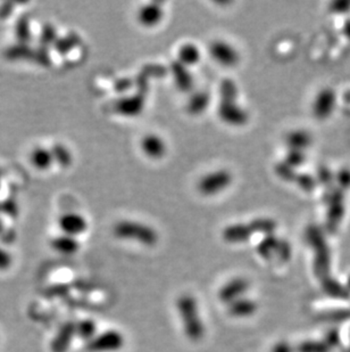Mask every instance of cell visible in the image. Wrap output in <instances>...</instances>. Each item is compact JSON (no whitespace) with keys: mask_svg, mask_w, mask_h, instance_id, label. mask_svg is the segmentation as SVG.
<instances>
[{"mask_svg":"<svg viewBox=\"0 0 350 352\" xmlns=\"http://www.w3.org/2000/svg\"><path fill=\"white\" fill-rule=\"evenodd\" d=\"M176 306L187 338L194 342L202 340L205 334V325L199 315L198 305L195 298L189 294L181 296L178 299Z\"/></svg>","mask_w":350,"mask_h":352,"instance_id":"cell-1","label":"cell"},{"mask_svg":"<svg viewBox=\"0 0 350 352\" xmlns=\"http://www.w3.org/2000/svg\"><path fill=\"white\" fill-rule=\"evenodd\" d=\"M113 233L117 239L135 241L147 246L155 245L159 242V234L152 226L133 220L119 221L113 228Z\"/></svg>","mask_w":350,"mask_h":352,"instance_id":"cell-2","label":"cell"},{"mask_svg":"<svg viewBox=\"0 0 350 352\" xmlns=\"http://www.w3.org/2000/svg\"><path fill=\"white\" fill-rule=\"evenodd\" d=\"M233 182L232 173L226 169H218L200 178L197 185L199 193L204 196H215L226 190Z\"/></svg>","mask_w":350,"mask_h":352,"instance_id":"cell-3","label":"cell"},{"mask_svg":"<svg viewBox=\"0 0 350 352\" xmlns=\"http://www.w3.org/2000/svg\"><path fill=\"white\" fill-rule=\"evenodd\" d=\"M337 93L330 87H325L315 95L312 104V112L318 120H327L337 107Z\"/></svg>","mask_w":350,"mask_h":352,"instance_id":"cell-4","label":"cell"},{"mask_svg":"<svg viewBox=\"0 0 350 352\" xmlns=\"http://www.w3.org/2000/svg\"><path fill=\"white\" fill-rule=\"evenodd\" d=\"M209 52L211 58L222 67H235L240 60L238 50L225 40H214L209 45Z\"/></svg>","mask_w":350,"mask_h":352,"instance_id":"cell-5","label":"cell"},{"mask_svg":"<svg viewBox=\"0 0 350 352\" xmlns=\"http://www.w3.org/2000/svg\"><path fill=\"white\" fill-rule=\"evenodd\" d=\"M218 116L221 121L233 126H245L249 120L247 111L237 100H220Z\"/></svg>","mask_w":350,"mask_h":352,"instance_id":"cell-6","label":"cell"},{"mask_svg":"<svg viewBox=\"0 0 350 352\" xmlns=\"http://www.w3.org/2000/svg\"><path fill=\"white\" fill-rule=\"evenodd\" d=\"M124 338L116 331H108L95 336L86 344V350L89 352H114L122 348Z\"/></svg>","mask_w":350,"mask_h":352,"instance_id":"cell-7","label":"cell"},{"mask_svg":"<svg viewBox=\"0 0 350 352\" xmlns=\"http://www.w3.org/2000/svg\"><path fill=\"white\" fill-rule=\"evenodd\" d=\"M145 96L147 93L140 91L132 96L123 97L117 100L113 107L115 113L126 118H136L142 113L145 107Z\"/></svg>","mask_w":350,"mask_h":352,"instance_id":"cell-8","label":"cell"},{"mask_svg":"<svg viewBox=\"0 0 350 352\" xmlns=\"http://www.w3.org/2000/svg\"><path fill=\"white\" fill-rule=\"evenodd\" d=\"M162 5V3H156V1L143 5L137 14V20L140 25L152 29L162 23L165 15Z\"/></svg>","mask_w":350,"mask_h":352,"instance_id":"cell-9","label":"cell"},{"mask_svg":"<svg viewBox=\"0 0 350 352\" xmlns=\"http://www.w3.org/2000/svg\"><path fill=\"white\" fill-rule=\"evenodd\" d=\"M58 226L64 235L75 237L88 230V221L80 213L67 212L60 217Z\"/></svg>","mask_w":350,"mask_h":352,"instance_id":"cell-10","label":"cell"},{"mask_svg":"<svg viewBox=\"0 0 350 352\" xmlns=\"http://www.w3.org/2000/svg\"><path fill=\"white\" fill-rule=\"evenodd\" d=\"M141 151L149 159L161 160L167 153V145L162 137L156 133H148L142 138Z\"/></svg>","mask_w":350,"mask_h":352,"instance_id":"cell-11","label":"cell"},{"mask_svg":"<svg viewBox=\"0 0 350 352\" xmlns=\"http://www.w3.org/2000/svg\"><path fill=\"white\" fill-rule=\"evenodd\" d=\"M256 234L253 223H235L226 227L222 236L225 242L237 244V243H245L250 239L251 236Z\"/></svg>","mask_w":350,"mask_h":352,"instance_id":"cell-12","label":"cell"},{"mask_svg":"<svg viewBox=\"0 0 350 352\" xmlns=\"http://www.w3.org/2000/svg\"><path fill=\"white\" fill-rule=\"evenodd\" d=\"M249 289V283L247 279L238 278L232 279L230 282L226 283L218 293V298L221 301L225 303L233 302L235 300L240 299L245 294L246 291Z\"/></svg>","mask_w":350,"mask_h":352,"instance_id":"cell-13","label":"cell"},{"mask_svg":"<svg viewBox=\"0 0 350 352\" xmlns=\"http://www.w3.org/2000/svg\"><path fill=\"white\" fill-rule=\"evenodd\" d=\"M170 70L174 80L175 86L182 93H188L194 88V77L189 71V67L180 63L178 60H173L170 65Z\"/></svg>","mask_w":350,"mask_h":352,"instance_id":"cell-14","label":"cell"},{"mask_svg":"<svg viewBox=\"0 0 350 352\" xmlns=\"http://www.w3.org/2000/svg\"><path fill=\"white\" fill-rule=\"evenodd\" d=\"M76 336L75 324L72 322H65L57 332L51 341V351L67 352L70 349L74 336Z\"/></svg>","mask_w":350,"mask_h":352,"instance_id":"cell-15","label":"cell"},{"mask_svg":"<svg viewBox=\"0 0 350 352\" xmlns=\"http://www.w3.org/2000/svg\"><path fill=\"white\" fill-rule=\"evenodd\" d=\"M202 58V53L197 45L191 43H183L178 50V62L187 67H195Z\"/></svg>","mask_w":350,"mask_h":352,"instance_id":"cell-16","label":"cell"},{"mask_svg":"<svg viewBox=\"0 0 350 352\" xmlns=\"http://www.w3.org/2000/svg\"><path fill=\"white\" fill-rule=\"evenodd\" d=\"M285 143H287L289 150L305 152V150L308 148L312 144V137L306 130H292L288 133Z\"/></svg>","mask_w":350,"mask_h":352,"instance_id":"cell-17","label":"cell"},{"mask_svg":"<svg viewBox=\"0 0 350 352\" xmlns=\"http://www.w3.org/2000/svg\"><path fill=\"white\" fill-rule=\"evenodd\" d=\"M51 248L56 252L64 254V256H72L78 252L80 249V244L78 239L72 236L60 235L51 241Z\"/></svg>","mask_w":350,"mask_h":352,"instance_id":"cell-18","label":"cell"},{"mask_svg":"<svg viewBox=\"0 0 350 352\" xmlns=\"http://www.w3.org/2000/svg\"><path fill=\"white\" fill-rule=\"evenodd\" d=\"M211 96L207 91H197L191 95L187 104V111L191 116H200L209 107Z\"/></svg>","mask_w":350,"mask_h":352,"instance_id":"cell-19","label":"cell"},{"mask_svg":"<svg viewBox=\"0 0 350 352\" xmlns=\"http://www.w3.org/2000/svg\"><path fill=\"white\" fill-rule=\"evenodd\" d=\"M256 309H257V305L253 300L245 299V298H240L229 305L230 315L233 317H239V318L254 315L256 313Z\"/></svg>","mask_w":350,"mask_h":352,"instance_id":"cell-20","label":"cell"},{"mask_svg":"<svg viewBox=\"0 0 350 352\" xmlns=\"http://www.w3.org/2000/svg\"><path fill=\"white\" fill-rule=\"evenodd\" d=\"M31 163L36 169L45 170L49 169L50 166H53L54 159L53 152L51 150L45 148V147H36L34 148V152L31 153Z\"/></svg>","mask_w":350,"mask_h":352,"instance_id":"cell-21","label":"cell"},{"mask_svg":"<svg viewBox=\"0 0 350 352\" xmlns=\"http://www.w3.org/2000/svg\"><path fill=\"white\" fill-rule=\"evenodd\" d=\"M281 241L277 237L271 235L265 236L264 239H261V243L257 246V253L265 259H268L272 256V253L278 252L280 249Z\"/></svg>","mask_w":350,"mask_h":352,"instance_id":"cell-22","label":"cell"},{"mask_svg":"<svg viewBox=\"0 0 350 352\" xmlns=\"http://www.w3.org/2000/svg\"><path fill=\"white\" fill-rule=\"evenodd\" d=\"M239 96V89L235 80L226 78L222 80L220 85V100H237Z\"/></svg>","mask_w":350,"mask_h":352,"instance_id":"cell-23","label":"cell"},{"mask_svg":"<svg viewBox=\"0 0 350 352\" xmlns=\"http://www.w3.org/2000/svg\"><path fill=\"white\" fill-rule=\"evenodd\" d=\"M51 152H53L54 159L60 163V166L67 168L72 164V153L67 146H64L63 144H56Z\"/></svg>","mask_w":350,"mask_h":352,"instance_id":"cell-24","label":"cell"},{"mask_svg":"<svg viewBox=\"0 0 350 352\" xmlns=\"http://www.w3.org/2000/svg\"><path fill=\"white\" fill-rule=\"evenodd\" d=\"M76 336H80L81 339L91 340L95 338L96 333V324L93 320L86 319L82 322L75 324Z\"/></svg>","mask_w":350,"mask_h":352,"instance_id":"cell-25","label":"cell"},{"mask_svg":"<svg viewBox=\"0 0 350 352\" xmlns=\"http://www.w3.org/2000/svg\"><path fill=\"white\" fill-rule=\"evenodd\" d=\"M305 160H306L305 152L288 150L287 155H285V159H284L283 162L285 163L287 166L292 168V169H296L298 166H301V164H304Z\"/></svg>","mask_w":350,"mask_h":352,"instance_id":"cell-26","label":"cell"},{"mask_svg":"<svg viewBox=\"0 0 350 352\" xmlns=\"http://www.w3.org/2000/svg\"><path fill=\"white\" fill-rule=\"evenodd\" d=\"M78 43H80L79 36L73 34L65 39L58 40L56 43L57 50H60V53H67L73 47L76 46Z\"/></svg>","mask_w":350,"mask_h":352,"instance_id":"cell-27","label":"cell"},{"mask_svg":"<svg viewBox=\"0 0 350 352\" xmlns=\"http://www.w3.org/2000/svg\"><path fill=\"white\" fill-rule=\"evenodd\" d=\"M13 263V258L7 250L0 248V270H10Z\"/></svg>","mask_w":350,"mask_h":352,"instance_id":"cell-28","label":"cell"},{"mask_svg":"<svg viewBox=\"0 0 350 352\" xmlns=\"http://www.w3.org/2000/svg\"><path fill=\"white\" fill-rule=\"evenodd\" d=\"M56 30H55V28L51 27V25H47L43 29V34H41V41L43 43H53L56 41Z\"/></svg>","mask_w":350,"mask_h":352,"instance_id":"cell-29","label":"cell"},{"mask_svg":"<svg viewBox=\"0 0 350 352\" xmlns=\"http://www.w3.org/2000/svg\"><path fill=\"white\" fill-rule=\"evenodd\" d=\"M133 85H135V81H133V80L128 79V78H123V79L116 80L114 88H115L117 93H123V91H126V90L132 88Z\"/></svg>","mask_w":350,"mask_h":352,"instance_id":"cell-30","label":"cell"},{"mask_svg":"<svg viewBox=\"0 0 350 352\" xmlns=\"http://www.w3.org/2000/svg\"><path fill=\"white\" fill-rule=\"evenodd\" d=\"M273 352H289V348L284 344H280V346H275Z\"/></svg>","mask_w":350,"mask_h":352,"instance_id":"cell-31","label":"cell"},{"mask_svg":"<svg viewBox=\"0 0 350 352\" xmlns=\"http://www.w3.org/2000/svg\"><path fill=\"white\" fill-rule=\"evenodd\" d=\"M345 34L347 36V38L350 39V21L346 25H345Z\"/></svg>","mask_w":350,"mask_h":352,"instance_id":"cell-32","label":"cell"}]
</instances>
